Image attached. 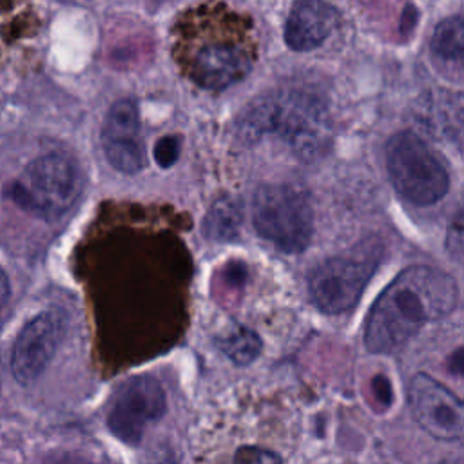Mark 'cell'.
<instances>
[{
  "label": "cell",
  "instance_id": "3957f363",
  "mask_svg": "<svg viewBox=\"0 0 464 464\" xmlns=\"http://www.w3.org/2000/svg\"><path fill=\"white\" fill-rule=\"evenodd\" d=\"M82 192V170L65 152H49L33 160L7 187L5 196L22 210L56 219Z\"/></svg>",
  "mask_w": 464,
  "mask_h": 464
},
{
  "label": "cell",
  "instance_id": "ffe728a7",
  "mask_svg": "<svg viewBox=\"0 0 464 464\" xmlns=\"http://www.w3.org/2000/svg\"><path fill=\"white\" fill-rule=\"evenodd\" d=\"M448 370L457 377H464V346H460L450 355Z\"/></svg>",
  "mask_w": 464,
  "mask_h": 464
},
{
  "label": "cell",
  "instance_id": "ba28073f",
  "mask_svg": "<svg viewBox=\"0 0 464 464\" xmlns=\"http://www.w3.org/2000/svg\"><path fill=\"white\" fill-rule=\"evenodd\" d=\"M413 419L440 440L464 439V401L426 373H417L408 386Z\"/></svg>",
  "mask_w": 464,
  "mask_h": 464
},
{
  "label": "cell",
  "instance_id": "9c48e42d",
  "mask_svg": "<svg viewBox=\"0 0 464 464\" xmlns=\"http://www.w3.org/2000/svg\"><path fill=\"white\" fill-rule=\"evenodd\" d=\"M63 332L65 319L58 310H45L22 326L11 352V372L16 382L27 386L44 373L63 339Z\"/></svg>",
  "mask_w": 464,
  "mask_h": 464
},
{
  "label": "cell",
  "instance_id": "e0dca14e",
  "mask_svg": "<svg viewBox=\"0 0 464 464\" xmlns=\"http://www.w3.org/2000/svg\"><path fill=\"white\" fill-rule=\"evenodd\" d=\"M234 464H283L281 457L261 446H241L234 455Z\"/></svg>",
  "mask_w": 464,
  "mask_h": 464
},
{
  "label": "cell",
  "instance_id": "5b68a950",
  "mask_svg": "<svg viewBox=\"0 0 464 464\" xmlns=\"http://www.w3.org/2000/svg\"><path fill=\"white\" fill-rule=\"evenodd\" d=\"M252 223L257 234L279 250L303 252L314 234L310 199L292 185H263L252 199Z\"/></svg>",
  "mask_w": 464,
  "mask_h": 464
},
{
  "label": "cell",
  "instance_id": "8fae6325",
  "mask_svg": "<svg viewBox=\"0 0 464 464\" xmlns=\"http://www.w3.org/2000/svg\"><path fill=\"white\" fill-rule=\"evenodd\" d=\"M250 54L236 44H205L192 58V80L203 89H225L246 76Z\"/></svg>",
  "mask_w": 464,
  "mask_h": 464
},
{
  "label": "cell",
  "instance_id": "52a82bcc",
  "mask_svg": "<svg viewBox=\"0 0 464 464\" xmlns=\"http://www.w3.org/2000/svg\"><path fill=\"white\" fill-rule=\"evenodd\" d=\"M167 410V397L152 375H136L123 381L109 401L107 430L123 444L138 446L145 430L160 420Z\"/></svg>",
  "mask_w": 464,
  "mask_h": 464
},
{
  "label": "cell",
  "instance_id": "603a6c76",
  "mask_svg": "<svg viewBox=\"0 0 464 464\" xmlns=\"http://www.w3.org/2000/svg\"><path fill=\"white\" fill-rule=\"evenodd\" d=\"M440 464H464V459H450V460H444Z\"/></svg>",
  "mask_w": 464,
  "mask_h": 464
},
{
  "label": "cell",
  "instance_id": "d6986e66",
  "mask_svg": "<svg viewBox=\"0 0 464 464\" xmlns=\"http://www.w3.org/2000/svg\"><path fill=\"white\" fill-rule=\"evenodd\" d=\"M372 388H373L375 399L382 404V408L390 406V402H392V386H390L388 379L382 377V375H377L372 382Z\"/></svg>",
  "mask_w": 464,
  "mask_h": 464
},
{
  "label": "cell",
  "instance_id": "7a4b0ae2",
  "mask_svg": "<svg viewBox=\"0 0 464 464\" xmlns=\"http://www.w3.org/2000/svg\"><path fill=\"white\" fill-rule=\"evenodd\" d=\"M239 130L248 140L276 134L306 161L324 154L332 141V123L324 102L297 89L277 91L256 100L241 114Z\"/></svg>",
  "mask_w": 464,
  "mask_h": 464
},
{
  "label": "cell",
  "instance_id": "5bb4252c",
  "mask_svg": "<svg viewBox=\"0 0 464 464\" xmlns=\"http://www.w3.org/2000/svg\"><path fill=\"white\" fill-rule=\"evenodd\" d=\"M431 51L440 60L464 69V14L437 24L431 34Z\"/></svg>",
  "mask_w": 464,
  "mask_h": 464
},
{
  "label": "cell",
  "instance_id": "4fadbf2b",
  "mask_svg": "<svg viewBox=\"0 0 464 464\" xmlns=\"http://www.w3.org/2000/svg\"><path fill=\"white\" fill-rule=\"evenodd\" d=\"M415 121L431 138L455 140L464 134V94L431 89L415 103Z\"/></svg>",
  "mask_w": 464,
  "mask_h": 464
},
{
  "label": "cell",
  "instance_id": "6da1fadb",
  "mask_svg": "<svg viewBox=\"0 0 464 464\" xmlns=\"http://www.w3.org/2000/svg\"><path fill=\"white\" fill-rule=\"evenodd\" d=\"M459 301L455 279L435 266L404 268L375 299L364 326V344L373 353H390L428 323L453 312Z\"/></svg>",
  "mask_w": 464,
  "mask_h": 464
},
{
  "label": "cell",
  "instance_id": "cb8c5ba5",
  "mask_svg": "<svg viewBox=\"0 0 464 464\" xmlns=\"http://www.w3.org/2000/svg\"><path fill=\"white\" fill-rule=\"evenodd\" d=\"M152 464H174L172 460H160V462H152Z\"/></svg>",
  "mask_w": 464,
  "mask_h": 464
},
{
  "label": "cell",
  "instance_id": "7402d4cb",
  "mask_svg": "<svg viewBox=\"0 0 464 464\" xmlns=\"http://www.w3.org/2000/svg\"><path fill=\"white\" fill-rule=\"evenodd\" d=\"M58 464H92V462H89L85 459H78V457H63V459H60Z\"/></svg>",
  "mask_w": 464,
  "mask_h": 464
},
{
  "label": "cell",
  "instance_id": "277c9868",
  "mask_svg": "<svg viewBox=\"0 0 464 464\" xmlns=\"http://www.w3.org/2000/svg\"><path fill=\"white\" fill-rule=\"evenodd\" d=\"M381 254V243L370 237L315 266L308 277V292L314 304L328 315L353 308L379 266Z\"/></svg>",
  "mask_w": 464,
  "mask_h": 464
},
{
  "label": "cell",
  "instance_id": "8992f818",
  "mask_svg": "<svg viewBox=\"0 0 464 464\" xmlns=\"http://www.w3.org/2000/svg\"><path fill=\"white\" fill-rule=\"evenodd\" d=\"M386 167L395 190L410 203H437L450 188V174L442 160L411 130L390 138Z\"/></svg>",
  "mask_w": 464,
  "mask_h": 464
},
{
  "label": "cell",
  "instance_id": "44dd1931",
  "mask_svg": "<svg viewBox=\"0 0 464 464\" xmlns=\"http://www.w3.org/2000/svg\"><path fill=\"white\" fill-rule=\"evenodd\" d=\"M9 295H11L9 279H7V274L4 272V268L0 266V312L7 306V303H9Z\"/></svg>",
  "mask_w": 464,
  "mask_h": 464
},
{
  "label": "cell",
  "instance_id": "7c38bea8",
  "mask_svg": "<svg viewBox=\"0 0 464 464\" xmlns=\"http://www.w3.org/2000/svg\"><path fill=\"white\" fill-rule=\"evenodd\" d=\"M337 24L339 13L334 5L317 0L297 2L285 24V42L294 51H312L332 34Z\"/></svg>",
  "mask_w": 464,
  "mask_h": 464
},
{
  "label": "cell",
  "instance_id": "9a60e30c",
  "mask_svg": "<svg viewBox=\"0 0 464 464\" xmlns=\"http://www.w3.org/2000/svg\"><path fill=\"white\" fill-rule=\"evenodd\" d=\"M241 227L239 205L232 199L216 201L205 216L203 232L214 241H232L237 237Z\"/></svg>",
  "mask_w": 464,
  "mask_h": 464
},
{
  "label": "cell",
  "instance_id": "30bf717a",
  "mask_svg": "<svg viewBox=\"0 0 464 464\" xmlns=\"http://www.w3.org/2000/svg\"><path fill=\"white\" fill-rule=\"evenodd\" d=\"M102 149L107 161L123 174H138L145 169L147 150L132 100H118L109 109L102 129Z\"/></svg>",
  "mask_w": 464,
  "mask_h": 464
},
{
  "label": "cell",
  "instance_id": "ac0fdd59",
  "mask_svg": "<svg viewBox=\"0 0 464 464\" xmlns=\"http://www.w3.org/2000/svg\"><path fill=\"white\" fill-rule=\"evenodd\" d=\"M179 156V141L174 136H163L154 145V160L160 167L167 169L176 163Z\"/></svg>",
  "mask_w": 464,
  "mask_h": 464
},
{
  "label": "cell",
  "instance_id": "2e32d148",
  "mask_svg": "<svg viewBox=\"0 0 464 464\" xmlns=\"http://www.w3.org/2000/svg\"><path fill=\"white\" fill-rule=\"evenodd\" d=\"M221 352L234 362L239 366L250 364L254 362L259 353H261V339L259 335L243 326V324H234L219 341H218Z\"/></svg>",
  "mask_w": 464,
  "mask_h": 464
}]
</instances>
